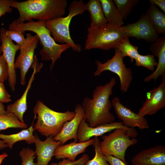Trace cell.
<instances>
[{
  "label": "cell",
  "instance_id": "1",
  "mask_svg": "<svg viewBox=\"0 0 165 165\" xmlns=\"http://www.w3.org/2000/svg\"><path fill=\"white\" fill-rule=\"evenodd\" d=\"M116 83V79L112 78L104 85L96 87L92 99L87 97L83 99L81 105L90 127H96L114 121L115 117L110 112L112 106L109 98L112 94V90Z\"/></svg>",
  "mask_w": 165,
  "mask_h": 165
},
{
  "label": "cell",
  "instance_id": "2",
  "mask_svg": "<svg viewBox=\"0 0 165 165\" xmlns=\"http://www.w3.org/2000/svg\"><path fill=\"white\" fill-rule=\"evenodd\" d=\"M68 4L66 0H28L19 2L11 0V7L16 8L19 23L33 19L46 22L63 17Z\"/></svg>",
  "mask_w": 165,
  "mask_h": 165
},
{
  "label": "cell",
  "instance_id": "3",
  "mask_svg": "<svg viewBox=\"0 0 165 165\" xmlns=\"http://www.w3.org/2000/svg\"><path fill=\"white\" fill-rule=\"evenodd\" d=\"M45 23V22L33 20L19 23L15 20L9 24V30H18L24 33L26 31L35 33L42 46L39 52L42 60L52 61L50 65L51 71L56 61L61 58V53L71 47L69 44L57 43L51 36L50 31L46 27Z\"/></svg>",
  "mask_w": 165,
  "mask_h": 165
},
{
  "label": "cell",
  "instance_id": "4",
  "mask_svg": "<svg viewBox=\"0 0 165 165\" xmlns=\"http://www.w3.org/2000/svg\"><path fill=\"white\" fill-rule=\"evenodd\" d=\"M33 112L34 119H37L34 128L46 137H55L60 132L64 124L75 116L74 112L69 110L64 112L54 111L40 100L36 102Z\"/></svg>",
  "mask_w": 165,
  "mask_h": 165
},
{
  "label": "cell",
  "instance_id": "5",
  "mask_svg": "<svg viewBox=\"0 0 165 165\" xmlns=\"http://www.w3.org/2000/svg\"><path fill=\"white\" fill-rule=\"evenodd\" d=\"M127 37L121 28L111 24L90 27L88 29L85 49H99L108 50L118 48Z\"/></svg>",
  "mask_w": 165,
  "mask_h": 165
},
{
  "label": "cell",
  "instance_id": "6",
  "mask_svg": "<svg viewBox=\"0 0 165 165\" xmlns=\"http://www.w3.org/2000/svg\"><path fill=\"white\" fill-rule=\"evenodd\" d=\"M86 11L85 4L82 0L72 1L68 7V14L45 22L46 27L50 31L56 42L69 44L72 50L77 52L81 50V46L76 44L72 39L69 31V25L75 16L82 14Z\"/></svg>",
  "mask_w": 165,
  "mask_h": 165
},
{
  "label": "cell",
  "instance_id": "7",
  "mask_svg": "<svg viewBox=\"0 0 165 165\" xmlns=\"http://www.w3.org/2000/svg\"><path fill=\"white\" fill-rule=\"evenodd\" d=\"M138 135L124 129H115L109 134L102 136V141L99 143L100 151L104 155L112 156L127 163L126 151L130 146L137 143L138 140L135 138Z\"/></svg>",
  "mask_w": 165,
  "mask_h": 165
},
{
  "label": "cell",
  "instance_id": "8",
  "mask_svg": "<svg viewBox=\"0 0 165 165\" xmlns=\"http://www.w3.org/2000/svg\"><path fill=\"white\" fill-rule=\"evenodd\" d=\"M115 49L113 57L107 62L102 63L99 60L95 61L97 68L94 75L95 76H99L105 71L115 73L119 78L120 90L126 92L128 91L133 78L132 71L130 68L126 67L119 50L117 48Z\"/></svg>",
  "mask_w": 165,
  "mask_h": 165
},
{
  "label": "cell",
  "instance_id": "9",
  "mask_svg": "<svg viewBox=\"0 0 165 165\" xmlns=\"http://www.w3.org/2000/svg\"><path fill=\"white\" fill-rule=\"evenodd\" d=\"M38 41L37 35L26 34L25 43L20 48V53L15 62L14 67L15 69L20 70V83L22 85H25L26 75L34 60V52Z\"/></svg>",
  "mask_w": 165,
  "mask_h": 165
},
{
  "label": "cell",
  "instance_id": "10",
  "mask_svg": "<svg viewBox=\"0 0 165 165\" xmlns=\"http://www.w3.org/2000/svg\"><path fill=\"white\" fill-rule=\"evenodd\" d=\"M86 121V119L84 117L79 125L77 133L78 142H85L90 140L92 137L103 136L107 133L118 128L124 129L138 134L134 128L126 127L122 122H113L109 123L91 127L89 126Z\"/></svg>",
  "mask_w": 165,
  "mask_h": 165
},
{
  "label": "cell",
  "instance_id": "11",
  "mask_svg": "<svg viewBox=\"0 0 165 165\" xmlns=\"http://www.w3.org/2000/svg\"><path fill=\"white\" fill-rule=\"evenodd\" d=\"M6 30L2 28L0 30V40L2 54L7 62L9 71L8 82L11 90L14 92L16 82V75L14 67L15 56L20 46L15 44L6 34Z\"/></svg>",
  "mask_w": 165,
  "mask_h": 165
},
{
  "label": "cell",
  "instance_id": "12",
  "mask_svg": "<svg viewBox=\"0 0 165 165\" xmlns=\"http://www.w3.org/2000/svg\"><path fill=\"white\" fill-rule=\"evenodd\" d=\"M162 77L160 85L147 93L146 100L137 113L139 116L153 115L165 107V74Z\"/></svg>",
  "mask_w": 165,
  "mask_h": 165
},
{
  "label": "cell",
  "instance_id": "13",
  "mask_svg": "<svg viewBox=\"0 0 165 165\" xmlns=\"http://www.w3.org/2000/svg\"><path fill=\"white\" fill-rule=\"evenodd\" d=\"M121 28L125 35L138 39H142L149 42H153L158 38L156 32L145 15L141 17L137 21L129 24Z\"/></svg>",
  "mask_w": 165,
  "mask_h": 165
},
{
  "label": "cell",
  "instance_id": "14",
  "mask_svg": "<svg viewBox=\"0 0 165 165\" xmlns=\"http://www.w3.org/2000/svg\"><path fill=\"white\" fill-rule=\"evenodd\" d=\"M112 107L118 117L126 127L140 130L148 129L149 125L145 117L141 116L122 104L118 97H115L112 101Z\"/></svg>",
  "mask_w": 165,
  "mask_h": 165
},
{
  "label": "cell",
  "instance_id": "15",
  "mask_svg": "<svg viewBox=\"0 0 165 165\" xmlns=\"http://www.w3.org/2000/svg\"><path fill=\"white\" fill-rule=\"evenodd\" d=\"M74 112L75 116L74 118L65 122L59 133L53 138V140L60 142L61 145H64L67 141L72 139L74 141H78V130L85 115L82 106L79 104L76 105Z\"/></svg>",
  "mask_w": 165,
  "mask_h": 165
},
{
  "label": "cell",
  "instance_id": "16",
  "mask_svg": "<svg viewBox=\"0 0 165 165\" xmlns=\"http://www.w3.org/2000/svg\"><path fill=\"white\" fill-rule=\"evenodd\" d=\"M133 165H165V146L158 145L144 149L132 159Z\"/></svg>",
  "mask_w": 165,
  "mask_h": 165
},
{
  "label": "cell",
  "instance_id": "17",
  "mask_svg": "<svg viewBox=\"0 0 165 165\" xmlns=\"http://www.w3.org/2000/svg\"><path fill=\"white\" fill-rule=\"evenodd\" d=\"M34 136V143L35 145V152L37 156L36 165H48L54 156L56 148L61 145V144L53 140V138L51 136L47 137L44 141L41 140L36 134Z\"/></svg>",
  "mask_w": 165,
  "mask_h": 165
},
{
  "label": "cell",
  "instance_id": "18",
  "mask_svg": "<svg viewBox=\"0 0 165 165\" xmlns=\"http://www.w3.org/2000/svg\"><path fill=\"white\" fill-rule=\"evenodd\" d=\"M150 50L153 55L157 57L158 61L156 70L145 77L144 81L148 82L152 79L155 81L165 74V35L158 38L151 46Z\"/></svg>",
  "mask_w": 165,
  "mask_h": 165
},
{
  "label": "cell",
  "instance_id": "19",
  "mask_svg": "<svg viewBox=\"0 0 165 165\" xmlns=\"http://www.w3.org/2000/svg\"><path fill=\"white\" fill-rule=\"evenodd\" d=\"M94 139L83 142H72L68 144L60 145L54 151V156L58 160L68 159L72 161L75 160L77 156L84 152L87 148L92 145Z\"/></svg>",
  "mask_w": 165,
  "mask_h": 165
},
{
  "label": "cell",
  "instance_id": "20",
  "mask_svg": "<svg viewBox=\"0 0 165 165\" xmlns=\"http://www.w3.org/2000/svg\"><path fill=\"white\" fill-rule=\"evenodd\" d=\"M33 73L29 79L26 88L21 97L14 103L7 106L6 111L14 114L22 123H24L23 116L27 109V97L28 91L35 79V75L37 72L35 67L33 68Z\"/></svg>",
  "mask_w": 165,
  "mask_h": 165
},
{
  "label": "cell",
  "instance_id": "21",
  "mask_svg": "<svg viewBox=\"0 0 165 165\" xmlns=\"http://www.w3.org/2000/svg\"><path fill=\"white\" fill-rule=\"evenodd\" d=\"M35 119H34L31 125L28 129H23L15 134L9 135L0 134V139L3 140L10 149L13 148L15 143L21 141H24L29 144L34 143L35 136L33 133L35 130L33 124Z\"/></svg>",
  "mask_w": 165,
  "mask_h": 165
},
{
  "label": "cell",
  "instance_id": "22",
  "mask_svg": "<svg viewBox=\"0 0 165 165\" xmlns=\"http://www.w3.org/2000/svg\"><path fill=\"white\" fill-rule=\"evenodd\" d=\"M145 15L158 34L165 35V13L154 5L150 4Z\"/></svg>",
  "mask_w": 165,
  "mask_h": 165
},
{
  "label": "cell",
  "instance_id": "23",
  "mask_svg": "<svg viewBox=\"0 0 165 165\" xmlns=\"http://www.w3.org/2000/svg\"><path fill=\"white\" fill-rule=\"evenodd\" d=\"M85 9L90 14L91 21L90 27L98 26L108 23L100 0H90L85 4Z\"/></svg>",
  "mask_w": 165,
  "mask_h": 165
},
{
  "label": "cell",
  "instance_id": "24",
  "mask_svg": "<svg viewBox=\"0 0 165 165\" xmlns=\"http://www.w3.org/2000/svg\"><path fill=\"white\" fill-rule=\"evenodd\" d=\"M105 17L108 23L117 27L123 24V17L116 7L113 1L100 0Z\"/></svg>",
  "mask_w": 165,
  "mask_h": 165
},
{
  "label": "cell",
  "instance_id": "25",
  "mask_svg": "<svg viewBox=\"0 0 165 165\" xmlns=\"http://www.w3.org/2000/svg\"><path fill=\"white\" fill-rule=\"evenodd\" d=\"M27 127V124L21 122L13 113L0 115V132L9 128L26 129Z\"/></svg>",
  "mask_w": 165,
  "mask_h": 165
},
{
  "label": "cell",
  "instance_id": "26",
  "mask_svg": "<svg viewBox=\"0 0 165 165\" xmlns=\"http://www.w3.org/2000/svg\"><path fill=\"white\" fill-rule=\"evenodd\" d=\"M117 48L119 50L123 58L126 56L129 57L132 62L134 60H135L140 54L138 51V47L131 44L128 37L124 40Z\"/></svg>",
  "mask_w": 165,
  "mask_h": 165
},
{
  "label": "cell",
  "instance_id": "27",
  "mask_svg": "<svg viewBox=\"0 0 165 165\" xmlns=\"http://www.w3.org/2000/svg\"><path fill=\"white\" fill-rule=\"evenodd\" d=\"M116 7L122 15L123 20L132 11L133 7L139 2V0H114Z\"/></svg>",
  "mask_w": 165,
  "mask_h": 165
},
{
  "label": "cell",
  "instance_id": "28",
  "mask_svg": "<svg viewBox=\"0 0 165 165\" xmlns=\"http://www.w3.org/2000/svg\"><path fill=\"white\" fill-rule=\"evenodd\" d=\"M100 142L98 137H94L92 145L94 147L95 156L92 159L88 160L84 165H110L105 160L104 155L100 151Z\"/></svg>",
  "mask_w": 165,
  "mask_h": 165
},
{
  "label": "cell",
  "instance_id": "29",
  "mask_svg": "<svg viewBox=\"0 0 165 165\" xmlns=\"http://www.w3.org/2000/svg\"><path fill=\"white\" fill-rule=\"evenodd\" d=\"M154 57L153 55L149 54L145 55L139 54L135 60V64L137 66H143L149 70L153 71L155 67L157 65V62Z\"/></svg>",
  "mask_w": 165,
  "mask_h": 165
},
{
  "label": "cell",
  "instance_id": "30",
  "mask_svg": "<svg viewBox=\"0 0 165 165\" xmlns=\"http://www.w3.org/2000/svg\"><path fill=\"white\" fill-rule=\"evenodd\" d=\"M19 154L22 160V165H36L34 162L35 152L32 149L24 148Z\"/></svg>",
  "mask_w": 165,
  "mask_h": 165
},
{
  "label": "cell",
  "instance_id": "31",
  "mask_svg": "<svg viewBox=\"0 0 165 165\" xmlns=\"http://www.w3.org/2000/svg\"><path fill=\"white\" fill-rule=\"evenodd\" d=\"M89 157L86 154H84L77 160L72 161L68 159H64L58 163L52 162L50 165H84L89 160Z\"/></svg>",
  "mask_w": 165,
  "mask_h": 165
},
{
  "label": "cell",
  "instance_id": "32",
  "mask_svg": "<svg viewBox=\"0 0 165 165\" xmlns=\"http://www.w3.org/2000/svg\"><path fill=\"white\" fill-rule=\"evenodd\" d=\"M6 34L10 38L14 41L17 44L23 46L25 42V38L23 32L18 30H6Z\"/></svg>",
  "mask_w": 165,
  "mask_h": 165
},
{
  "label": "cell",
  "instance_id": "33",
  "mask_svg": "<svg viewBox=\"0 0 165 165\" xmlns=\"http://www.w3.org/2000/svg\"><path fill=\"white\" fill-rule=\"evenodd\" d=\"M8 68L3 55H0V81L4 82L8 79Z\"/></svg>",
  "mask_w": 165,
  "mask_h": 165
},
{
  "label": "cell",
  "instance_id": "34",
  "mask_svg": "<svg viewBox=\"0 0 165 165\" xmlns=\"http://www.w3.org/2000/svg\"><path fill=\"white\" fill-rule=\"evenodd\" d=\"M11 1V0H0V18L6 13L12 12Z\"/></svg>",
  "mask_w": 165,
  "mask_h": 165
},
{
  "label": "cell",
  "instance_id": "35",
  "mask_svg": "<svg viewBox=\"0 0 165 165\" xmlns=\"http://www.w3.org/2000/svg\"><path fill=\"white\" fill-rule=\"evenodd\" d=\"M11 101L10 96L5 88L4 82L0 81V102L7 103Z\"/></svg>",
  "mask_w": 165,
  "mask_h": 165
},
{
  "label": "cell",
  "instance_id": "36",
  "mask_svg": "<svg viewBox=\"0 0 165 165\" xmlns=\"http://www.w3.org/2000/svg\"><path fill=\"white\" fill-rule=\"evenodd\" d=\"M106 161L110 165H128L121 160L110 155H104Z\"/></svg>",
  "mask_w": 165,
  "mask_h": 165
},
{
  "label": "cell",
  "instance_id": "37",
  "mask_svg": "<svg viewBox=\"0 0 165 165\" xmlns=\"http://www.w3.org/2000/svg\"><path fill=\"white\" fill-rule=\"evenodd\" d=\"M150 4L157 6L165 13V0H149Z\"/></svg>",
  "mask_w": 165,
  "mask_h": 165
},
{
  "label": "cell",
  "instance_id": "38",
  "mask_svg": "<svg viewBox=\"0 0 165 165\" xmlns=\"http://www.w3.org/2000/svg\"><path fill=\"white\" fill-rule=\"evenodd\" d=\"M8 113L6 110L4 106L3 103L0 102V115H6Z\"/></svg>",
  "mask_w": 165,
  "mask_h": 165
},
{
  "label": "cell",
  "instance_id": "39",
  "mask_svg": "<svg viewBox=\"0 0 165 165\" xmlns=\"http://www.w3.org/2000/svg\"><path fill=\"white\" fill-rule=\"evenodd\" d=\"M8 147V145L3 140H0V149H2Z\"/></svg>",
  "mask_w": 165,
  "mask_h": 165
},
{
  "label": "cell",
  "instance_id": "40",
  "mask_svg": "<svg viewBox=\"0 0 165 165\" xmlns=\"http://www.w3.org/2000/svg\"><path fill=\"white\" fill-rule=\"evenodd\" d=\"M8 156V154L6 153H4L0 155V165L3 160Z\"/></svg>",
  "mask_w": 165,
  "mask_h": 165
},
{
  "label": "cell",
  "instance_id": "41",
  "mask_svg": "<svg viewBox=\"0 0 165 165\" xmlns=\"http://www.w3.org/2000/svg\"><path fill=\"white\" fill-rule=\"evenodd\" d=\"M2 53V51L1 50V45H0V55H1Z\"/></svg>",
  "mask_w": 165,
  "mask_h": 165
}]
</instances>
